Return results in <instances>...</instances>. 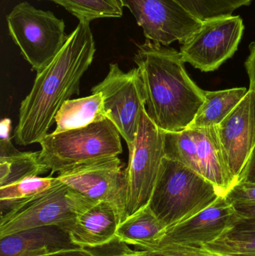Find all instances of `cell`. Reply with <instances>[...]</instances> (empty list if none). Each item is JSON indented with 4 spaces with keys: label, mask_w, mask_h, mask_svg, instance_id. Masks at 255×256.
Wrapping results in <instances>:
<instances>
[{
    "label": "cell",
    "mask_w": 255,
    "mask_h": 256,
    "mask_svg": "<svg viewBox=\"0 0 255 256\" xmlns=\"http://www.w3.org/2000/svg\"><path fill=\"white\" fill-rule=\"evenodd\" d=\"M90 22L79 20L56 56L37 73L31 91L19 106L14 131L16 144L40 143L61 106L73 94H79L81 79L96 52Z\"/></svg>",
    "instance_id": "1"
},
{
    "label": "cell",
    "mask_w": 255,
    "mask_h": 256,
    "mask_svg": "<svg viewBox=\"0 0 255 256\" xmlns=\"http://www.w3.org/2000/svg\"><path fill=\"white\" fill-rule=\"evenodd\" d=\"M137 48L133 60L142 76L150 118L165 132L187 129L205 102L204 90L189 76L176 50L149 40Z\"/></svg>",
    "instance_id": "2"
},
{
    "label": "cell",
    "mask_w": 255,
    "mask_h": 256,
    "mask_svg": "<svg viewBox=\"0 0 255 256\" xmlns=\"http://www.w3.org/2000/svg\"><path fill=\"white\" fill-rule=\"evenodd\" d=\"M220 196L209 180L184 164L164 158L148 206L167 230L193 218Z\"/></svg>",
    "instance_id": "3"
},
{
    "label": "cell",
    "mask_w": 255,
    "mask_h": 256,
    "mask_svg": "<svg viewBox=\"0 0 255 256\" xmlns=\"http://www.w3.org/2000/svg\"><path fill=\"white\" fill-rule=\"evenodd\" d=\"M120 134L106 120L59 134H48L39 144L40 159L51 174L70 167L105 158L123 152Z\"/></svg>",
    "instance_id": "4"
},
{
    "label": "cell",
    "mask_w": 255,
    "mask_h": 256,
    "mask_svg": "<svg viewBox=\"0 0 255 256\" xmlns=\"http://www.w3.org/2000/svg\"><path fill=\"white\" fill-rule=\"evenodd\" d=\"M94 204L59 180L45 192L1 210L0 238L45 226L62 228Z\"/></svg>",
    "instance_id": "5"
},
{
    "label": "cell",
    "mask_w": 255,
    "mask_h": 256,
    "mask_svg": "<svg viewBox=\"0 0 255 256\" xmlns=\"http://www.w3.org/2000/svg\"><path fill=\"white\" fill-rule=\"evenodd\" d=\"M6 20L10 37L37 73L52 61L68 38L62 19L27 2L15 6Z\"/></svg>",
    "instance_id": "6"
},
{
    "label": "cell",
    "mask_w": 255,
    "mask_h": 256,
    "mask_svg": "<svg viewBox=\"0 0 255 256\" xmlns=\"http://www.w3.org/2000/svg\"><path fill=\"white\" fill-rule=\"evenodd\" d=\"M165 158L187 166L215 185L226 196L236 184L223 156L217 126L165 132Z\"/></svg>",
    "instance_id": "7"
},
{
    "label": "cell",
    "mask_w": 255,
    "mask_h": 256,
    "mask_svg": "<svg viewBox=\"0 0 255 256\" xmlns=\"http://www.w3.org/2000/svg\"><path fill=\"white\" fill-rule=\"evenodd\" d=\"M164 137L144 108L125 170L127 218L149 203L165 158Z\"/></svg>",
    "instance_id": "8"
},
{
    "label": "cell",
    "mask_w": 255,
    "mask_h": 256,
    "mask_svg": "<svg viewBox=\"0 0 255 256\" xmlns=\"http://www.w3.org/2000/svg\"><path fill=\"white\" fill-rule=\"evenodd\" d=\"M91 92L101 93L106 117L113 123L130 150L146 104L139 69L134 68L124 72L118 64L112 63L106 78L91 88Z\"/></svg>",
    "instance_id": "9"
},
{
    "label": "cell",
    "mask_w": 255,
    "mask_h": 256,
    "mask_svg": "<svg viewBox=\"0 0 255 256\" xmlns=\"http://www.w3.org/2000/svg\"><path fill=\"white\" fill-rule=\"evenodd\" d=\"M240 16H222L203 21L181 48L185 62L203 72L217 70L238 50L244 32Z\"/></svg>",
    "instance_id": "10"
},
{
    "label": "cell",
    "mask_w": 255,
    "mask_h": 256,
    "mask_svg": "<svg viewBox=\"0 0 255 256\" xmlns=\"http://www.w3.org/2000/svg\"><path fill=\"white\" fill-rule=\"evenodd\" d=\"M58 180L94 203L106 202L127 218L125 170L118 156L70 167L58 173Z\"/></svg>",
    "instance_id": "11"
},
{
    "label": "cell",
    "mask_w": 255,
    "mask_h": 256,
    "mask_svg": "<svg viewBox=\"0 0 255 256\" xmlns=\"http://www.w3.org/2000/svg\"><path fill=\"white\" fill-rule=\"evenodd\" d=\"M143 30L146 40L163 46L183 44L202 24L176 0H122Z\"/></svg>",
    "instance_id": "12"
},
{
    "label": "cell",
    "mask_w": 255,
    "mask_h": 256,
    "mask_svg": "<svg viewBox=\"0 0 255 256\" xmlns=\"http://www.w3.org/2000/svg\"><path fill=\"white\" fill-rule=\"evenodd\" d=\"M219 138L228 168L238 183L255 146V90L247 96L217 126Z\"/></svg>",
    "instance_id": "13"
},
{
    "label": "cell",
    "mask_w": 255,
    "mask_h": 256,
    "mask_svg": "<svg viewBox=\"0 0 255 256\" xmlns=\"http://www.w3.org/2000/svg\"><path fill=\"white\" fill-rule=\"evenodd\" d=\"M241 218L225 196L193 218L166 230L157 245L202 246L227 234ZM149 249V250H151Z\"/></svg>",
    "instance_id": "14"
},
{
    "label": "cell",
    "mask_w": 255,
    "mask_h": 256,
    "mask_svg": "<svg viewBox=\"0 0 255 256\" xmlns=\"http://www.w3.org/2000/svg\"><path fill=\"white\" fill-rule=\"evenodd\" d=\"M123 220L124 218L116 207L100 202L78 215L62 228L79 248H102L117 240V230Z\"/></svg>",
    "instance_id": "15"
},
{
    "label": "cell",
    "mask_w": 255,
    "mask_h": 256,
    "mask_svg": "<svg viewBox=\"0 0 255 256\" xmlns=\"http://www.w3.org/2000/svg\"><path fill=\"white\" fill-rule=\"evenodd\" d=\"M79 246L58 226H45L0 238V256H48Z\"/></svg>",
    "instance_id": "16"
},
{
    "label": "cell",
    "mask_w": 255,
    "mask_h": 256,
    "mask_svg": "<svg viewBox=\"0 0 255 256\" xmlns=\"http://www.w3.org/2000/svg\"><path fill=\"white\" fill-rule=\"evenodd\" d=\"M166 230L148 204L119 224L116 232L117 242L141 250H149L160 242Z\"/></svg>",
    "instance_id": "17"
},
{
    "label": "cell",
    "mask_w": 255,
    "mask_h": 256,
    "mask_svg": "<svg viewBox=\"0 0 255 256\" xmlns=\"http://www.w3.org/2000/svg\"><path fill=\"white\" fill-rule=\"evenodd\" d=\"M101 93H92L88 97L68 100L55 116L56 128L54 134L85 127L106 120Z\"/></svg>",
    "instance_id": "18"
},
{
    "label": "cell",
    "mask_w": 255,
    "mask_h": 256,
    "mask_svg": "<svg viewBox=\"0 0 255 256\" xmlns=\"http://www.w3.org/2000/svg\"><path fill=\"white\" fill-rule=\"evenodd\" d=\"M248 92L249 88L244 87L221 91L204 90L205 102L190 126L207 128L219 126L241 103Z\"/></svg>",
    "instance_id": "19"
},
{
    "label": "cell",
    "mask_w": 255,
    "mask_h": 256,
    "mask_svg": "<svg viewBox=\"0 0 255 256\" xmlns=\"http://www.w3.org/2000/svg\"><path fill=\"white\" fill-rule=\"evenodd\" d=\"M48 170L40 159V150L19 152L9 158H0V188L38 177Z\"/></svg>",
    "instance_id": "20"
},
{
    "label": "cell",
    "mask_w": 255,
    "mask_h": 256,
    "mask_svg": "<svg viewBox=\"0 0 255 256\" xmlns=\"http://www.w3.org/2000/svg\"><path fill=\"white\" fill-rule=\"evenodd\" d=\"M62 6L79 20L119 18L123 6L117 0H48Z\"/></svg>",
    "instance_id": "21"
},
{
    "label": "cell",
    "mask_w": 255,
    "mask_h": 256,
    "mask_svg": "<svg viewBox=\"0 0 255 256\" xmlns=\"http://www.w3.org/2000/svg\"><path fill=\"white\" fill-rule=\"evenodd\" d=\"M58 178H30L17 183L0 188L1 212L10 204L36 196L56 184Z\"/></svg>",
    "instance_id": "22"
},
{
    "label": "cell",
    "mask_w": 255,
    "mask_h": 256,
    "mask_svg": "<svg viewBox=\"0 0 255 256\" xmlns=\"http://www.w3.org/2000/svg\"><path fill=\"white\" fill-rule=\"evenodd\" d=\"M199 20L231 16L237 9L249 6L253 0H176Z\"/></svg>",
    "instance_id": "23"
},
{
    "label": "cell",
    "mask_w": 255,
    "mask_h": 256,
    "mask_svg": "<svg viewBox=\"0 0 255 256\" xmlns=\"http://www.w3.org/2000/svg\"><path fill=\"white\" fill-rule=\"evenodd\" d=\"M200 248L217 255L255 256V232L232 230L215 242Z\"/></svg>",
    "instance_id": "24"
},
{
    "label": "cell",
    "mask_w": 255,
    "mask_h": 256,
    "mask_svg": "<svg viewBox=\"0 0 255 256\" xmlns=\"http://www.w3.org/2000/svg\"><path fill=\"white\" fill-rule=\"evenodd\" d=\"M231 203H255V184L240 182L235 184L226 195Z\"/></svg>",
    "instance_id": "25"
},
{
    "label": "cell",
    "mask_w": 255,
    "mask_h": 256,
    "mask_svg": "<svg viewBox=\"0 0 255 256\" xmlns=\"http://www.w3.org/2000/svg\"><path fill=\"white\" fill-rule=\"evenodd\" d=\"M11 122L9 118L1 120L0 124V158H9L17 154L19 150L13 147L10 138Z\"/></svg>",
    "instance_id": "26"
},
{
    "label": "cell",
    "mask_w": 255,
    "mask_h": 256,
    "mask_svg": "<svg viewBox=\"0 0 255 256\" xmlns=\"http://www.w3.org/2000/svg\"><path fill=\"white\" fill-rule=\"evenodd\" d=\"M232 204L241 219L255 220V203H233Z\"/></svg>",
    "instance_id": "27"
},
{
    "label": "cell",
    "mask_w": 255,
    "mask_h": 256,
    "mask_svg": "<svg viewBox=\"0 0 255 256\" xmlns=\"http://www.w3.org/2000/svg\"><path fill=\"white\" fill-rule=\"evenodd\" d=\"M255 184V146L239 182Z\"/></svg>",
    "instance_id": "28"
},
{
    "label": "cell",
    "mask_w": 255,
    "mask_h": 256,
    "mask_svg": "<svg viewBox=\"0 0 255 256\" xmlns=\"http://www.w3.org/2000/svg\"><path fill=\"white\" fill-rule=\"evenodd\" d=\"M250 54L245 63L246 68L250 79V86L255 90V42L250 46Z\"/></svg>",
    "instance_id": "29"
},
{
    "label": "cell",
    "mask_w": 255,
    "mask_h": 256,
    "mask_svg": "<svg viewBox=\"0 0 255 256\" xmlns=\"http://www.w3.org/2000/svg\"><path fill=\"white\" fill-rule=\"evenodd\" d=\"M48 256H97L86 248H77L61 251Z\"/></svg>",
    "instance_id": "30"
},
{
    "label": "cell",
    "mask_w": 255,
    "mask_h": 256,
    "mask_svg": "<svg viewBox=\"0 0 255 256\" xmlns=\"http://www.w3.org/2000/svg\"><path fill=\"white\" fill-rule=\"evenodd\" d=\"M232 230L247 232H255V220L241 219Z\"/></svg>",
    "instance_id": "31"
},
{
    "label": "cell",
    "mask_w": 255,
    "mask_h": 256,
    "mask_svg": "<svg viewBox=\"0 0 255 256\" xmlns=\"http://www.w3.org/2000/svg\"><path fill=\"white\" fill-rule=\"evenodd\" d=\"M134 256H170L157 250H142V251H132Z\"/></svg>",
    "instance_id": "32"
},
{
    "label": "cell",
    "mask_w": 255,
    "mask_h": 256,
    "mask_svg": "<svg viewBox=\"0 0 255 256\" xmlns=\"http://www.w3.org/2000/svg\"><path fill=\"white\" fill-rule=\"evenodd\" d=\"M115 256H134L132 254L131 250L124 251V252H121V254H118V255Z\"/></svg>",
    "instance_id": "33"
},
{
    "label": "cell",
    "mask_w": 255,
    "mask_h": 256,
    "mask_svg": "<svg viewBox=\"0 0 255 256\" xmlns=\"http://www.w3.org/2000/svg\"><path fill=\"white\" fill-rule=\"evenodd\" d=\"M214 255H215L217 256H228V255H217V254H214Z\"/></svg>",
    "instance_id": "34"
},
{
    "label": "cell",
    "mask_w": 255,
    "mask_h": 256,
    "mask_svg": "<svg viewBox=\"0 0 255 256\" xmlns=\"http://www.w3.org/2000/svg\"><path fill=\"white\" fill-rule=\"evenodd\" d=\"M117 1H118V2H119V3H120V4H121V6H123V4H122V0H117Z\"/></svg>",
    "instance_id": "35"
},
{
    "label": "cell",
    "mask_w": 255,
    "mask_h": 256,
    "mask_svg": "<svg viewBox=\"0 0 255 256\" xmlns=\"http://www.w3.org/2000/svg\"><path fill=\"white\" fill-rule=\"evenodd\" d=\"M210 254H211V252H210ZM211 255H212L213 256H217L214 255V254H211Z\"/></svg>",
    "instance_id": "36"
},
{
    "label": "cell",
    "mask_w": 255,
    "mask_h": 256,
    "mask_svg": "<svg viewBox=\"0 0 255 256\" xmlns=\"http://www.w3.org/2000/svg\"></svg>",
    "instance_id": "37"
}]
</instances>
